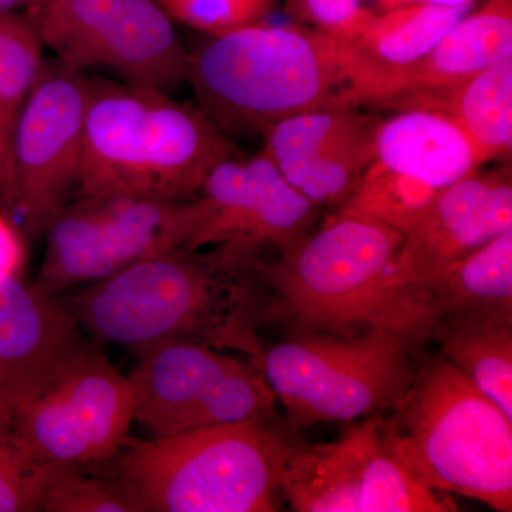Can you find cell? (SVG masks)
Masks as SVG:
<instances>
[{"label": "cell", "mask_w": 512, "mask_h": 512, "mask_svg": "<svg viewBox=\"0 0 512 512\" xmlns=\"http://www.w3.org/2000/svg\"><path fill=\"white\" fill-rule=\"evenodd\" d=\"M28 0H0V13L16 12L22 9Z\"/></svg>", "instance_id": "33"}, {"label": "cell", "mask_w": 512, "mask_h": 512, "mask_svg": "<svg viewBox=\"0 0 512 512\" xmlns=\"http://www.w3.org/2000/svg\"><path fill=\"white\" fill-rule=\"evenodd\" d=\"M43 49L22 13H0V210L12 217V138L45 64Z\"/></svg>", "instance_id": "24"}, {"label": "cell", "mask_w": 512, "mask_h": 512, "mask_svg": "<svg viewBox=\"0 0 512 512\" xmlns=\"http://www.w3.org/2000/svg\"><path fill=\"white\" fill-rule=\"evenodd\" d=\"M293 434L275 416L151 440L124 441L114 477L138 512L279 510Z\"/></svg>", "instance_id": "5"}, {"label": "cell", "mask_w": 512, "mask_h": 512, "mask_svg": "<svg viewBox=\"0 0 512 512\" xmlns=\"http://www.w3.org/2000/svg\"><path fill=\"white\" fill-rule=\"evenodd\" d=\"M86 128L74 195L190 201L241 150L197 104L170 93L87 77Z\"/></svg>", "instance_id": "4"}, {"label": "cell", "mask_w": 512, "mask_h": 512, "mask_svg": "<svg viewBox=\"0 0 512 512\" xmlns=\"http://www.w3.org/2000/svg\"><path fill=\"white\" fill-rule=\"evenodd\" d=\"M22 10L42 46L77 72L170 94L187 84L190 49L154 0H28Z\"/></svg>", "instance_id": "8"}, {"label": "cell", "mask_w": 512, "mask_h": 512, "mask_svg": "<svg viewBox=\"0 0 512 512\" xmlns=\"http://www.w3.org/2000/svg\"><path fill=\"white\" fill-rule=\"evenodd\" d=\"M471 9L430 3L379 12L366 9L352 28L333 36L342 43L355 70L360 104L376 103L397 73L423 59Z\"/></svg>", "instance_id": "18"}, {"label": "cell", "mask_w": 512, "mask_h": 512, "mask_svg": "<svg viewBox=\"0 0 512 512\" xmlns=\"http://www.w3.org/2000/svg\"><path fill=\"white\" fill-rule=\"evenodd\" d=\"M137 355L127 377L134 421L156 439L274 416L275 393L252 357L222 355L188 339L157 343Z\"/></svg>", "instance_id": "9"}, {"label": "cell", "mask_w": 512, "mask_h": 512, "mask_svg": "<svg viewBox=\"0 0 512 512\" xmlns=\"http://www.w3.org/2000/svg\"><path fill=\"white\" fill-rule=\"evenodd\" d=\"M195 104L231 140L322 109H359L355 70L336 37L265 23L207 36L190 50Z\"/></svg>", "instance_id": "3"}, {"label": "cell", "mask_w": 512, "mask_h": 512, "mask_svg": "<svg viewBox=\"0 0 512 512\" xmlns=\"http://www.w3.org/2000/svg\"><path fill=\"white\" fill-rule=\"evenodd\" d=\"M87 77L45 60L12 138L13 215L42 237L79 185L87 111Z\"/></svg>", "instance_id": "12"}, {"label": "cell", "mask_w": 512, "mask_h": 512, "mask_svg": "<svg viewBox=\"0 0 512 512\" xmlns=\"http://www.w3.org/2000/svg\"><path fill=\"white\" fill-rule=\"evenodd\" d=\"M174 23L207 36L265 23L281 0H154Z\"/></svg>", "instance_id": "27"}, {"label": "cell", "mask_w": 512, "mask_h": 512, "mask_svg": "<svg viewBox=\"0 0 512 512\" xmlns=\"http://www.w3.org/2000/svg\"><path fill=\"white\" fill-rule=\"evenodd\" d=\"M192 201L134 195H76L46 228V252L33 286L43 295L96 284L146 256L184 248Z\"/></svg>", "instance_id": "10"}, {"label": "cell", "mask_w": 512, "mask_h": 512, "mask_svg": "<svg viewBox=\"0 0 512 512\" xmlns=\"http://www.w3.org/2000/svg\"><path fill=\"white\" fill-rule=\"evenodd\" d=\"M362 0H285L284 13L296 25L338 36L365 13Z\"/></svg>", "instance_id": "29"}, {"label": "cell", "mask_w": 512, "mask_h": 512, "mask_svg": "<svg viewBox=\"0 0 512 512\" xmlns=\"http://www.w3.org/2000/svg\"><path fill=\"white\" fill-rule=\"evenodd\" d=\"M83 468H49L40 498L45 512H138L133 498L114 477H89Z\"/></svg>", "instance_id": "26"}, {"label": "cell", "mask_w": 512, "mask_h": 512, "mask_svg": "<svg viewBox=\"0 0 512 512\" xmlns=\"http://www.w3.org/2000/svg\"><path fill=\"white\" fill-rule=\"evenodd\" d=\"M436 192L429 185L390 170L375 160L336 214L377 222L407 235Z\"/></svg>", "instance_id": "25"}, {"label": "cell", "mask_w": 512, "mask_h": 512, "mask_svg": "<svg viewBox=\"0 0 512 512\" xmlns=\"http://www.w3.org/2000/svg\"><path fill=\"white\" fill-rule=\"evenodd\" d=\"M194 221L184 249L224 248L261 258L301 244L315 227L319 207L288 183L264 151L218 164L192 198Z\"/></svg>", "instance_id": "13"}, {"label": "cell", "mask_w": 512, "mask_h": 512, "mask_svg": "<svg viewBox=\"0 0 512 512\" xmlns=\"http://www.w3.org/2000/svg\"><path fill=\"white\" fill-rule=\"evenodd\" d=\"M397 453L433 490L512 510V419L443 356L392 409Z\"/></svg>", "instance_id": "6"}, {"label": "cell", "mask_w": 512, "mask_h": 512, "mask_svg": "<svg viewBox=\"0 0 512 512\" xmlns=\"http://www.w3.org/2000/svg\"><path fill=\"white\" fill-rule=\"evenodd\" d=\"M47 471L25 456L0 423V512L39 511Z\"/></svg>", "instance_id": "28"}, {"label": "cell", "mask_w": 512, "mask_h": 512, "mask_svg": "<svg viewBox=\"0 0 512 512\" xmlns=\"http://www.w3.org/2000/svg\"><path fill=\"white\" fill-rule=\"evenodd\" d=\"M28 249L25 235L20 231L12 215L0 210V282L10 278H22Z\"/></svg>", "instance_id": "30"}, {"label": "cell", "mask_w": 512, "mask_h": 512, "mask_svg": "<svg viewBox=\"0 0 512 512\" xmlns=\"http://www.w3.org/2000/svg\"><path fill=\"white\" fill-rule=\"evenodd\" d=\"M133 421L127 377L87 348L3 424L37 467L83 468L116 457Z\"/></svg>", "instance_id": "11"}, {"label": "cell", "mask_w": 512, "mask_h": 512, "mask_svg": "<svg viewBox=\"0 0 512 512\" xmlns=\"http://www.w3.org/2000/svg\"><path fill=\"white\" fill-rule=\"evenodd\" d=\"M379 117L359 109L296 114L265 131L262 151L316 207H340L375 161Z\"/></svg>", "instance_id": "15"}, {"label": "cell", "mask_w": 512, "mask_h": 512, "mask_svg": "<svg viewBox=\"0 0 512 512\" xmlns=\"http://www.w3.org/2000/svg\"><path fill=\"white\" fill-rule=\"evenodd\" d=\"M423 3V0H379V10L402 8V6Z\"/></svg>", "instance_id": "32"}, {"label": "cell", "mask_w": 512, "mask_h": 512, "mask_svg": "<svg viewBox=\"0 0 512 512\" xmlns=\"http://www.w3.org/2000/svg\"><path fill=\"white\" fill-rule=\"evenodd\" d=\"M396 460L387 417L372 414L332 443L293 440L281 497L296 512H379Z\"/></svg>", "instance_id": "14"}, {"label": "cell", "mask_w": 512, "mask_h": 512, "mask_svg": "<svg viewBox=\"0 0 512 512\" xmlns=\"http://www.w3.org/2000/svg\"><path fill=\"white\" fill-rule=\"evenodd\" d=\"M476 2L477 0H423V3L443 6V8H463V6H473Z\"/></svg>", "instance_id": "31"}, {"label": "cell", "mask_w": 512, "mask_h": 512, "mask_svg": "<svg viewBox=\"0 0 512 512\" xmlns=\"http://www.w3.org/2000/svg\"><path fill=\"white\" fill-rule=\"evenodd\" d=\"M402 232L335 214L291 251L259 266L262 323L288 335L392 333L419 355L443 311L396 265Z\"/></svg>", "instance_id": "1"}, {"label": "cell", "mask_w": 512, "mask_h": 512, "mask_svg": "<svg viewBox=\"0 0 512 512\" xmlns=\"http://www.w3.org/2000/svg\"><path fill=\"white\" fill-rule=\"evenodd\" d=\"M433 340L444 359L512 419V315H446Z\"/></svg>", "instance_id": "22"}, {"label": "cell", "mask_w": 512, "mask_h": 512, "mask_svg": "<svg viewBox=\"0 0 512 512\" xmlns=\"http://www.w3.org/2000/svg\"><path fill=\"white\" fill-rule=\"evenodd\" d=\"M379 109L441 111L460 124L485 163L510 160L512 150V59L463 82L396 97Z\"/></svg>", "instance_id": "21"}, {"label": "cell", "mask_w": 512, "mask_h": 512, "mask_svg": "<svg viewBox=\"0 0 512 512\" xmlns=\"http://www.w3.org/2000/svg\"><path fill=\"white\" fill-rule=\"evenodd\" d=\"M512 59V0H485L466 13L419 62L384 86L379 100L453 86L494 64Z\"/></svg>", "instance_id": "19"}, {"label": "cell", "mask_w": 512, "mask_h": 512, "mask_svg": "<svg viewBox=\"0 0 512 512\" xmlns=\"http://www.w3.org/2000/svg\"><path fill=\"white\" fill-rule=\"evenodd\" d=\"M86 349L82 328L59 299L20 278L0 282V423Z\"/></svg>", "instance_id": "16"}, {"label": "cell", "mask_w": 512, "mask_h": 512, "mask_svg": "<svg viewBox=\"0 0 512 512\" xmlns=\"http://www.w3.org/2000/svg\"><path fill=\"white\" fill-rule=\"evenodd\" d=\"M380 121L376 161L439 191L485 164L473 141L453 117L427 109L399 110Z\"/></svg>", "instance_id": "20"}, {"label": "cell", "mask_w": 512, "mask_h": 512, "mask_svg": "<svg viewBox=\"0 0 512 512\" xmlns=\"http://www.w3.org/2000/svg\"><path fill=\"white\" fill-rule=\"evenodd\" d=\"M439 303L443 316L512 315V228L463 258L414 279Z\"/></svg>", "instance_id": "23"}, {"label": "cell", "mask_w": 512, "mask_h": 512, "mask_svg": "<svg viewBox=\"0 0 512 512\" xmlns=\"http://www.w3.org/2000/svg\"><path fill=\"white\" fill-rule=\"evenodd\" d=\"M512 228L511 164L468 175L439 190L397 255L404 278L463 258Z\"/></svg>", "instance_id": "17"}, {"label": "cell", "mask_w": 512, "mask_h": 512, "mask_svg": "<svg viewBox=\"0 0 512 512\" xmlns=\"http://www.w3.org/2000/svg\"><path fill=\"white\" fill-rule=\"evenodd\" d=\"M417 353L392 333H298L261 349L256 362L293 427L389 412L416 376Z\"/></svg>", "instance_id": "7"}, {"label": "cell", "mask_w": 512, "mask_h": 512, "mask_svg": "<svg viewBox=\"0 0 512 512\" xmlns=\"http://www.w3.org/2000/svg\"><path fill=\"white\" fill-rule=\"evenodd\" d=\"M261 264L221 248H175L57 299L101 342L140 352L188 339L255 359L264 348Z\"/></svg>", "instance_id": "2"}]
</instances>
